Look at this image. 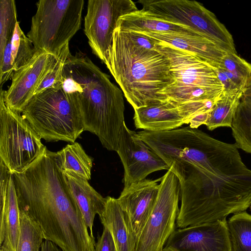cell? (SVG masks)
<instances>
[{
	"instance_id": "obj_1",
	"label": "cell",
	"mask_w": 251,
	"mask_h": 251,
	"mask_svg": "<svg viewBox=\"0 0 251 251\" xmlns=\"http://www.w3.org/2000/svg\"><path fill=\"white\" fill-rule=\"evenodd\" d=\"M12 174L20 210L38 224L45 240L62 251H94L95 237L89 232L54 152L45 146L24 171Z\"/></svg>"
},
{
	"instance_id": "obj_2",
	"label": "cell",
	"mask_w": 251,
	"mask_h": 251,
	"mask_svg": "<svg viewBox=\"0 0 251 251\" xmlns=\"http://www.w3.org/2000/svg\"><path fill=\"white\" fill-rule=\"evenodd\" d=\"M235 143L218 140L207 163L174 171L180 184L179 228L226 220L251 202V170Z\"/></svg>"
},
{
	"instance_id": "obj_3",
	"label": "cell",
	"mask_w": 251,
	"mask_h": 251,
	"mask_svg": "<svg viewBox=\"0 0 251 251\" xmlns=\"http://www.w3.org/2000/svg\"><path fill=\"white\" fill-rule=\"evenodd\" d=\"M56 86L78 106L84 130L95 134L108 151H117L125 104L122 91L109 76L84 53H70Z\"/></svg>"
},
{
	"instance_id": "obj_4",
	"label": "cell",
	"mask_w": 251,
	"mask_h": 251,
	"mask_svg": "<svg viewBox=\"0 0 251 251\" xmlns=\"http://www.w3.org/2000/svg\"><path fill=\"white\" fill-rule=\"evenodd\" d=\"M105 65L134 109L162 101L158 93L174 81L166 55L135 44L117 28Z\"/></svg>"
},
{
	"instance_id": "obj_5",
	"label": "cell",
	"mask_w": 251,
	"mask_h": 251,
	"mask_svg": "<svg viewBox=\"0 0 251 251\" xmlns=\"http://www.w3.org/2000/svg\"><path fill=\"white\" fill-rule=\"evenodd\" d=\"M156 44L155 50L169 58L174 79L158 93L161 100L175 105L190 127L205 125L224 93L216 68L188 51L165 44Z\"/></svg>"
},
{
	"instance_id": "obj_6",
	"label": "cell",
	"mask_w": 251,
	"mask_h": 251,
	"mask_svg": "<svg viewBox=\"0 0 251 251\" xmlns=\"http://www.w3.org/2000/svg\"><path fill=\"white\" fill-rule=\"evenodd\" d=\"M22 116L41 139L75 143L84 131L78 106L60 87L34 95Z\"/></svg>"
},
{
	"instance_id": "obj_7",
	"label": "cell",
	"mask_w": 251,
	"mask_h": 251,
	"mask_svg": "<svg viewBox=\"0 0 251 251\" xmlns=\"http://www.w3.org/2000/svg\"><path fill=\"white\" fill-rule=\"evenodd\" d=\"M84 0H40L27 37L36 51L57 55L81 26Z\"/></svg>"
},
{
	"instance_id": "obj_8",
	"label": "cell",
	"mask_w": 251,
	"mask_h": 251,
	"mask_svg": "<svg viewBox=\"0 0 251 251\" xmlns=\"http://www.w3.org/2000/svg\"><path fill=\"white\" fill-rule=\"evenodd\" d=\"M141 9L155 18L188 26L226 51L237 53L231 33L201 3L188 0H140Z\"/></svg>"
},
{
	"instance_id": "obj_9",
	"label": "cell",
	"mask_w": 251,
	"mask_h": 251,
	"mask_svg": "<svg viewBox=\"0 0 251 251\" xmlns=\"http://www.w3.org/2000/svg\"><path fill=\"white\" fill-rule=\"evenodd\" d=\"M41 138L21 114L10 109L0 93V160L12 174L24 171L41 154Z\"/></svg>"
},
{
	"instance_id": "obj_10",
	"label": "cell",
	"mask_w": 251,
	"mask_h": 251,
	"mask_svg": "<svg viewBox=\"0 0 251 251\" xmlns=\"http://www.w3.org/2000/svg\"><path fill=\"white\" fill-rule=\"evenodd\" d=\"M180 184L171 167L161 177L156 201L138 238L135 251H163L175 230Z\"/></svg>"
},
{
	"instance_id": "obj_11",
	"label": "cell",
	"mask_w": 251,
	"mask_h": 251,
	"mask_svg": "<svg viewBox=\"0 0 251 251\" xmlns=\"http://www.w3.org/2000/svg\"><path fill=\"white\" fill-rule=\"evenodd\" d=\"M139 10L131 0H89L84 18V33L95 54L106 64L113 33L122 16Z\"/></svg>"
},
{
	"instance_id": "obj_12",
	"label": "cell",
	"mask_w": 251,
	"mask_h": 251,
	"mask_svg": "<svg viewBox=\"0 0 251 251\" xmlns=\"http://www.w3.org/2000/svg\"><path fill=\"white\" fill-rule=\"evenodd\" d=\"M117 153L124 168V185L146 179L150 174L169 166L160 157L131 130L125 122L121 129Z\"/></svg>"
},
{
	"instance_id": "obj_13",
	"label": "cell",
	"mask_w": 251,
	"mask_h": 251,
	"mask_svg": "<svg viewBox=\"0 0 251 251\" xmlns=\"http://www.w3.org/2000/svg\"><path fill=\"white\" fill-rule=\"evenodd\" d=\"M163 251H232L226 220L175 230Z\"/></svg>"
},
{
	"instance_id": "obj_14",
	"label": "cell",
	"mask_w": 251,
	"mask_h": 251,
	"mask_svg": "<svg viewBox=\"0 0 251 251\" xmlns=\"http://www.w3.org/2000/svg\"><path fill=\"white\" fill-rule=\"evenodd\" d=\"M57 56L36 51L32 58L15 71L11 83L6 91L0 88L5 104L11 110L21 114L34 95L37 88L50 71Z\"/></svg>"
},
{
	"instance_id": "obj_15",
	"label": "cell",
	"mask_w": 251,
	"mask_h": 251,
	"mask_svg": "<svg viewBox=\"0 0 251 251\" xmlns=\"http://www.w3.org/2000/svg\"><path fill=\"white\" fill-rule=\"evenodd\" d=\"M161 179H145L124 187L117 199L136 241L155 205Z\"/></svg>"
},
{
	"instance_id": "obj_16",
	"label": "cell",
	"mask_w": 251,
	"mask_h": 251,
	"mask_svg": "<svg viewBox=\"0 0 251 251\" xmlns=\"http://www.w3.org/2000/svg\"><path fill=\"white\" fill-rule=\"evenodd\" d=\"M0 249L16 251L20 229V210L13 174L0 160Z\"/></svg>"
},
{
	"instance_id": "obj_17",
	"label": "cell",
	"mask_w": 251,
	"mask_h": 251,
	"mask_svg": "<svg viewBox=\"0 0 251 251\" xmlns=\"http://www.w3.org/2000/svg\"><path fill=\"white\" fill-rule=\"evenodd\" d=\"M141 33L151 37L157 43L188 51L216 68L219 67L224 55L227 52L211 40L200 35L174 33Z\"/></svg>"
},
{
	"instance_id": "obj_18",
	"label": "cell",
	"mask_w": 251,
	"mask_h": 251,
	"mask_svg": "<svg viewBox=\"0 0 251 251\" xmlns=\"http://www.w3.org/2000/svg\"><path fill=\"white\" fill-rule=\"evenodd\" d=\"M133 120L136 129L158 132L168 131L186 124L178 108L165 100L134 109Z\"/></svg>"
},
{
	"instance_id": "obj_19",
	"label": "cell",
	"mask_w": 251,
	"mask_h": 251,
	"mask_svg": "<svg viewBox=\"0 0 251 251\" xmlns=\"http://www.w3.org/2000/svg\"><path fill=\"white\" fill-rule=\"evenodd\" d=\"M36 52L34 47L17 23L13 36L0 58V86L12 78L13 73L25 65Z\"/></svg>"
},
{
	"instance_id": "obj_20",
	"label": "cell",
	"mask_w": 251,
	"mask_h": 251,
	"mask_svg": "<svg viewBox=\"0 0 251 251\" xmlns=\"http://www.w3.org/2000/svg\"><path fill=\"white\" fill-rule=\"evenodd\" d=\"M63 173L90 233L94 237L93 233L94 219L97 214L100 216L103 212L106 198H103L93 188L88 180L72 173Z\"/></svg>"
},
{
	"instance_id": "obj_21",
	"label": "cell",
	"mask_w": 251,
	"mask_h": 251,
	"mask_svg": "<svg viewBox=\"0 0 251 251\" xmlns=\"http://www.w3.org/2000/svg\"><path fill=\"white\" fill-rule=\"evenodd\" d=\"M104 210L100 216L103 227L110 231L117 251H135L136 239L117 199L106 197Z\"/></svg>"
},
{
	"instance_id": "obj_22",
	"label": "cell",
	"mask_w": 251,
	"mask_h": 251,
	"mask_svg": "<svg viewBox=\"0 0 251 251\" xmlns=\"http://www.w3.org/2000/svg\"><path fill=\"white\" fill-rule=\"evenodd\" d=\"M116 28L122 31L174 33L203 36L188 26L155 18L141 10L121 17L118 21Z\"/></svg>"
},
{
	"instance_id": "obj_23",
	"label": "cell",
	"mask_w": 251,
	"mask_h": 251,
	"mask_svg": "<svg viewBox=\"0 0 251 251\" xmlns=\"http://www.w3.org/2000/svg\"><path fill=\"white\" fill-rule=\"evenodd\" d=\"M54 157L63 173H72L88 181L91 179L93 159L78 143L67 145L54 152Z\"/></svg>"
},
{
	"instance_id": "obj_24",
	"label": "cell",
	"mask_w": 251,
	"mask_h": 251,
	"mask_svg": "<svg viewBox=\"0 0 251 251\" xmlns=\"http://www.w3.org/2000/svg\"><path fill=\"white\" fill-rule=\"evenodd\" d=\"M230 128L238 148L251 154V80L241 97Z\"/></svg>"
},
{
	"instance_id": "obj_25",
	"label": "cell",
	"mask_w": 251,
	"mask_h": 251,
	"mask_svg": "<svg viewBox=\"0 0 251 251\" xmlns=\"http://www.w3.org/2000/svg\"><path fill=\"white\" fill-rule=\"evenodd\" d=\"M243 92L223 93L216 103L205 122L208 129L213 130L221 127H231L236 109Z\"/></svg>"
},
{
	"instance_id": "obj_26",
	"label": "cell",
	"mask_w": 251,
	"mask_h": 251,
	"mask_svg": "<svg viewBox=\"0 0 251 251\" xmlns=\"http://www.w3.org/2000/svg\"><path fill=\"white\" fill-rule=\"evenodd\" d=\"M227 224L232 251H251V215L246 211L233 214Z\"/></svg>"
},
{
	"instance_id": "obj_27",
	"label": "cell",
	"mask_w": 251,
	"mask_h": 251,
	"mask_svg": "<svg viewBox=\"0 0 251 251\" xmlns=\"http://www.w3.org/2000/svg\"><path fill=\"white\" fill-rule=\"evenodd\" d=\"M45 236L41 226L20 210V229L16 251H40Z\"/></svg>"
},
{
	"instance_id": "obj_28",
	"label": "cell",
	"mask_w": 251,
	"mask_h": 251,
	"mask_svg": "<svg viewBox=\"0 0 251 251\" xmlns=\"http://www.w3.org/2000/svg\"><path fill=\"white\" fill-rule=\"evenodd\" d=\"M18 22L14 0H0V58L11 40Z\"/></svg>"
},
{
	"instance_id": "obj_29",
	"label": "cell",
	"mask_w": 251,
	"mask_h": 251,
	"mask_svg": "<svg viewBox=\"0 0 251 251\" xmlns=\"http://www.w3.org/2000/svg\"><path fill=\"white\" fill-rule=\"evenodd\" d=\"M219 67L239 78L249 85L251 80V64L241 57L237 53L226 52Z\"/></svg>"
},
{
	"instance_id": "obj_30",
	"label": "cell",
	"mask_w": 251,
	"mask_h": 251,
	"mask_svg": "<svg viewBox=\"0 0 251 251\" xmlns=\"http://www.w3.org/2000/svg\"><path fill=\"white\" fill-rule=\"evenodd\" d=\"M70 53L68 43L59 51L55 62L37 88L34 95L47 89L54 87L61 78L65 62Z\"/></svg>"
},
{
	"instance_id": "obj_31",
	"label": "cell",
	"mask_w": 251,
	"mask_h": 251,
	"mask_svg": "<svg viewBox=\"0 0 251 251\" xmlns=\"http://www.w3.org/2000/svg\"><path fill=\"white\" fill-rule=\"evenodd\" d=\"M127 37L136 45L149 50H155L156 41L147 35L137 32L124 31Z\"/></svg>"
},
{
	"instance_id": "obj_32",
	"label": "cell",
	"mask_w": 251,
	"mask_h": 251,
	"mask_svg": "<svg viewBox=\"0 0 251 251\" xmlns=\"http://www.w3.org/2000/svg\"><path fill=\"white\" fill-rule=\"evenodd\" d=\"M94 251H117L113 237L107 228L103 227L102 233L96 243Z\"/></svg>"
},
{
	"instance_id": "obj_33",
	"label": "cell",
	"mask_w": 251,
	"mask_h": 251,
	"mask_svg": "<svg viewBox=\"0 0 251 251\" xmlns=\"http://www.w3.org/2000/svg\"><path fill=\"white\" fill-rule=\"evenodd\" d=\"M41 251H62L55 244L48 240H45L43 243Z\"/></svg>"
},
{
	"instance_id": "obj_34",
	"label": "cell",
	"mask_w": 251,
	"mask_h": 251,
	"mask_svg": "<svg viewBox=\"0 0 251 251\" xmlns=\"http://www.w3.org/2000/svg\"><path fill=\"white\" fill-rule=\"evenodd\" d=\"M249 208H250V210H251V202Z\"/></svg>"
},
{
	"instance_id": "obj_35",
	"label": "cell",
	"mask_w": 251,
	"mask_h": 251,
	"mask_svg": "<svg viewBox=\"0 0 251 251\" xmlns=\"http://www.w3.org/2000/svg\"><path fill=\"white\" fill-rule=\"evenodd\" d=\"M0 251H4V250H3L2 249H0Z\"/></svg>"
}]
</instances>
